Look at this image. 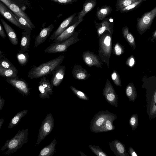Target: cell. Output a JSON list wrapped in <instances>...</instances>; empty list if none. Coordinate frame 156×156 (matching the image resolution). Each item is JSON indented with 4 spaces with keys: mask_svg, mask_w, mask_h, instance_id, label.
<instances>
[{
    "mask_svg": "<svg viewBox=\"0 0 156 156\" xmlns=\"http://www.w3.org/2000/svg\"><path fill=\"white\" fill-rule=\"evenodd\" d=\"M64 58V55H61L47 62L42 63L38 66L34 65L28 72V77L32 79L51 74L57 67L60 65Z\"/></svg>",
    "mask_w": 156,
    "mask_h": 156,
    "instance_id": "obj_1",
    "label": "cell"
},
{
    "mask_svg": "<svg viewBox=\"0 0 156 156\" xmlns=\"http://www.w3.org/2000/svg\"><path fill=\"white\" fill-rule=\"evenodd\" d=\"M28 129L20 130L13 138L7 140L0 148V150L3 151V153L9 155L20 148L28 141Z\"/></svg>",
    "mask_w": 156,
    "mask_h": 156,
    "instance_id": "obj_2",
    "label": "cell"
},
{
    "mask_svg": "<svg viewBox=\"0 0 156 156\" xmlns=\"http://www.w3.org/2000/svg\"><path fill=\"white\" fill-rule=\"evenodd\" d=\"M112 34L106 31L99 37L98 56L101 61L107 65L108 68L112 51Z\"/></svg>",
    "mask_w": 156,
    "mask_h": 156,
    "instance_id": "obj_3",
    "label": "cell"
},
{
    "mask_svg": "<svg viewBox=\"0 0 156 156\" xmlns=\"http://www.w3.org/2000/svg\"><path fill=\"white\" fill-rule=\"evenodd\" d=\"M78 33L75 32L71 37L65 41L53 42L46 48L44 52L51 54L65 52L69 46L80 41L78 37Z\"/></svg>",
    "mask_w": 156,
    "mask_h": 156,
    "instance_id": "obj_4",
    "label": "cell"
},
{
    "mask_svg": "<svg viewBox=\"0 0 156 156\" xmlns=\"http://www.w3.org/2000/svg\"><path fill=\"white\" fill-rule=\"evenodd\" d=\"M156 17V6L150 11L144 13L140 17L136 18L138 31L142 34L149 29Z\"/></svg>",
    "mask_w": 156,
    "mask_h": 156,
    "instance_id": "obj_5",
    "label": "cell"
},
{
    "mask_svg": "<svg viewBox=\"0 0 156 156\" xmlns=\"http://www.w3.org/2000/svg\"><path fill=\"white\" fill-rule=\"evenodd\" d=\"M54 119L51 113L48 114L43 121L39 130L37 139L35 146L38 145L40 143L49 135L54 128Z\"/></svg>",
    "mask_w": 156,
    "mask_h": 156,
    "instance_id": "obj_6",
    "label": "cell"
},
{
    "mask_svg": "<svg viewBox=\"0 0 156 156\" xmlns=\"http://www.w3.org/2000/svg\"><path fill=\"white\" fill-rule=\"evenodd\" d=\"M114 114L107 110L100 111L96 114L90 122V128L91 132L97 133L105 120Z\"/></svg>",
    "mask_w": 156,
    "mask_h": 156,
    "instance_id": "obj_7",
    "label": "cell"
},
{
    "mask_svg": "<svg viewBox=\"0 0 156 156\" xmlns=\"http://www.w3.org/2000/svg\"><path fill=\"white\" fill-rule=\"evenodd\" d=\"M6 80L23 96H27L30 94L31 89L24 80L18 77L7 78Z\"/></svg>",
    "mask_w": 156,
    "mask_h": 156,
    "instance_id": "obj_8",
    "label": "cell"
},
{
    "mask_svg": "<svg viewBox=\"0 0 156 156\" xmlns=\"http://www.w3.org/2000/svg\"><path fill=\"white\" fill-rule=\"evenodd\" d=\"M103 95L107 102L115 107H118V97L108 79H107L103 90Z\"/></svg>",
    "mask_w": 156,
    "mask_h": 156,
    "instance_id": "obj_9",
    "label": "cell"
},
{
    "mask_svg": "<svg viewBox=\"0 0 156 156\" xmlns=\"http://www.w3.org/2000/svg\"><path fill=\"white\" fill-rule=\"evenodd\" d=\"M53 87L49 79H47L45 76L42 77L38 82V88L40 92V97L42 99L50 98V95L53 94Z\"/></svg>",
    "mask_w": 156,
    "mask_h": 156,
    "instance_id": "obj_10",
    "label": "cell"
},
{
    "mask_svg": "<svg viewBox=\"0 0 156 156\" xmlns=\"http://www.w3.org/2000/svg\"><path fill=\"white\" fill-rule=\"evenodd\" d=\"M84 62L89 67L94 66L102 69L103 63L99 57L94 52L88 51H84L82 54Z\"/></svg>",
    "mask_w": 156,
    "mask_h": 156,
    "instance_id": "obj_11",
    "label": "cell"
},
{
    "mask_svg": "<svg viewBox=\"0 0 156 156\" xmlns=\"http://www.w3.org/2000/svg\"><path fill=\"white\" fill-rule=\"evenodd\" d=\"M0 13L3 17L12 23L25 31V28L15 17L12 12L1 1L0 2Z\"/></svg>",
    "mask_w": 156,
    "mask_h": 156,
    "instance_id": "obj_12",
    "label": "cell"
},
{
    "mask_svg": "<svg viewBox=\"0 0 156 156\" xmlns=\"http://www.w3.org/2000/svg\"><path fill=\"white\" fill-rule=\"evenodd\" d=\"M5 4L12 12L25 19L33 28L35 26L31 21L28 15L23 11L12 0H0Z\"/></svg>",
    "mask_w": 156,
    "mask_h": 156,
    "instance_id": "obj_13",
    "label": "cell"
},
{
    "mask_svg": "<svg viewBox=\"0 0 156 156\" xmlns=\"http://www.w3.org/2000/svg\"><path fill=\"white\" fill-rule=\"evenodd\" d=\"M66 67L60 65L52 72V76L50 81L53 86H59L65 76Z\"/></svg>",
    "mask_w": 156,
    "mask_h": 156,
    "instance_id": "obj_14",
    "label": "cell"
},
{
    "mask_svg": "<svg viewBox=\"0 0 156 156\" xmlns=\"http://www.w3.org/2000/svg\"><path fill=\"white\" fill-rule=\"evenodd\" d=\"M110 149L116 156H129L126 152L125 145L115 139L109 142Z\"/></svg>",
    "mask_w": 156,
    "mask_h": 156,
    "instance_id": "obj_15",
    "label": "cell"
},
{
    "mask_svg": "<svg viewBox=\"0 0 156 156\" xmlns=\"http://www.w3.org/2000/svg\"><path fill=\"white\" fill-rule=\"evenodd\" d=\"M43 27L39 34L35 37L34 46L35 48L37 47L45 41L54 28L52 24H50L46 27H45L44 26Z\"/></svg>",
    "mask_w": 156,
    "mask_h": 156,
    "instance_id": "obj_16",
    "label": "cell"
},
{
    "mask_svg": "<svg viewBox=\"0 0 156 156\" xmlns=\"http://www.w3.org/2000/svg\"><path fill=\"white\" fill-rule=\"evenodd\" d=\"M76 15L74 13L64 20L50 36L49 40H54L69 26Z\"/></svg>",
    "mask_w": 156,
    "mask_h": 156,
    "instance_id": "obj_17",
    "label": "cell"
},
{
    "mask_svg": "<svg viewBox=\"0 0 156 156\" xmlns=\"http://www.w3.org/2000/svg\"><path fill=\"white\" fill-rule=\"evenodd\" d=\"M72 74L75 79L81 80H86L91 76L85 69L79 65L74 66L72 70Z\"/></svg>",
    "mask_w": 156,
    "mask_h": 156,
    "instance_id": "obj_18",
    "label": "cell"
},
{
    "mask_svg": "<svg viewBox=\"0 0 156 156\" xmlns=\"http://www.w3.org/2000/svg\"><path fill=\"white\" fill-rule=\"evenodd\" d=\"M80 23V22L77 21L73 25L69 26L54 40L53 42H61L69 38L75 33V29Z\"/></svg>",
    "mask_w": 156,
    "mask_h": 156,
    "instance_id": "obj_19",
    "label": "cell"
},
{
    "mask_svg": "<svg viewBox=\"0 0 156 156\" xmlns=\"http://www.w3.org/2000/svg\"><path fill=\"white\" fill-rule=\"evenodd\" d=\"M1 21L3 26L9 40L13 45H17L19 42L17 35L13 29L3 19Z\"/></svg>",
    "mask_w": 156,
    "mask_h": 156,
    "instance_id": "obj_20",
    "label": "cell"
},
{
    "mask_svg": "<svg viewBox=\"0 0 156 156\" xmlns=\"http://www.w3.org/2000/svg\"><path fill=\"white\" fill-rule=\"evenodd\" d=\"M117 117V115L115 114L110 116L105 120L97 133L105 132L114 130L115 126L113 124V122L116 119Z\"/></svg>",
    "mask_w": 156,
    "mask_h": 156,
    "instance_id": "obj_21",
    "label": "cell"
},
{
    "mask_svg": "<svg viewBox=\"0 0 156 156\" xmlns=\"http://www.w3.org/2000/svg\"><path fill=\"white\" fill-rule=\"evenodd\" d=\"M96 5L95 2L93 0L89 1L85 3L82 10L78 15V21L80 23L83 20V17L89 12Z\"/></svg>",
    "mask_w": 156,
    "mask_h": 156,
    "instance_id": "obj_22",
    "label": "cell"
},
{
    "mask_svg": "<svg viewBox=\"0 0 156 156\" xmlns=\"http://www.w3.org/2000/svg\"><path fill=\"white\" fill-rule=\"evenodd\" d=\"M56 144V140L54 139L49 145L41 150L38 156H52L55 151Z\"/></svg>",
    "mask_w": 156,
    "mask_h": 156,
    "instance_id": "obj_23",
    "label": "cell"
},
{
    "mask_svg": "<svg viewBox=\"0 0 156 156\" xmlns=\"http://www.w3.org/2000/svg\"><path fill=\"white\" fill-rule=\"evenodd\" d=\"M20 41V49L25 51H29L30 41L31 33L27 31L23 32Z\"/></svg>",
    "mask_w": 156,
    "mask_h": 156,
    "instance_id": "obj_24",
    "label": "cell"
},
{
    "mask_svg": "<svg viewBox=\"0 0 156 156\" xmlns=\"http://www.w3.org/2000/svg\"><path fill=\"white\" fill-rule=\"evenodd\" d=\"M97 28L99 37L106 31H108L111 34H112L113 32L112 27L111 26L110 23L107 21L102 22Z\"/></svg>",
    "mask_w": 156,
    "mask_h": 156,
    "instance_id": "obj_25",
    "label": "cell"
},
{
    "mask_svg": "<svg viewBox=\"0 0 156 156\" xmlns=\"http://www.w3.org/2000/svg\"><path fill=\"white\" fill-rule=\"evenodd\" d=\"M18 70L0 66V75L6 78L18 77Z\"/></svg>",
    "mask_w": 156,
    "mask_h": 156,
    "instance_id": "obj_26",
    "label": "cell"
},
{
    "mask_svg": "<svg viewBox=\"0 0 156 156\" xmlns=\"http://www.w3.org/2000/svg\"><path fill=\"white\" fill-rule=\"evenodd\" d=\"M28 112L27 109L24 110L17 113L12 119L9 123L8 129H11L17 125L22 118Z\"/></svg>",
    "mask_w": 156,
    "mask_h": 156,
    "instance_id": "obj_27",
    "label": "cell"
},
{
    "mask_svg": "<svg viewBox=\"0 0 156 156\" xmlns=\"http://www.w3.org/2000/svg\"><path fill=\"white\" fill-rule=\"evenodd\" d=\"M126 94L129 101H134L137 97V94L135 87L132 83H130L127 86Z\"/></svg>",
    "mask_w": 156,
    "mask_h": 156,
    "instance_id": "obj_28",
    "label": "cell"
},
{
    "mask_svg": "<svg viewBox=\"0 0 156 156\" xmlns=\"http://www.w3.org/2000/svg\"><path fill=\"white\" fill-rule=\"evenodd\" d=\"M26 51L20 49L16 55L17 61L21 66L25 65L29 60V55L28 53Z\"/></svg>",
    "mask_w": 156,
    "mask_h": 156,
    "instance_id": "obj_29",
    "label": "cell"
},
{
    "mask_svg": "<svg viewBox=\"0 0 156 156\" xmlns=\"http://www.w3.org/2000/svg\"><path fill=\"white\" fill-rule=\"evenodd\" d=\"M111 7L109 6H105L98 9L96 15L99 20H103L111 12Z\"/></svg>",
    "mask_w": 156,
    "mask_h": 156,
    "instance_id": "obj_30",
    "label": "cell"
},
{
    "mask_svg": "<svg viewBox=\"0 0 156 156\" xmlns=\"http://www.w3.org/2000/svg\"><path fill=\"white\" fill-rule=\"evenodd\" d=\"M146 0H138L127 6L122 9L120 11L121 13L127 12L136 9Z\"/></svg>",
    "mask_w": 156,
    "mask_h": 156,
    "instance_id": "obj_31",
    "label": "cell"
},
{
    "mask_svg": "<svg viewBox=\"0 0 156 156\" xmlns=\"http://www.w3.org/2000/svg\"><path fill=\"white\" fill-rule=\"evenodd\" d=\"M15 17L20 24L25 28V31L31 33L33 28L26 20L23 17L13 12Z\"/></svg>",
    "mask_w": 156,
    "mask_h": 156,
    "instance_id": "obj_32",
    "label": "cell"
},
{
    "mask_svg": "<svg viewBox=\"0 0 156 156\" xmlns=\"http://www.w3.org/2000/svg\"><path fill=\"white\" fill-rule=\"evenodd\" d=\"M0 66L5 68L17 69L13 65L2 55H0Z\"/></svg>",
    "mask_w": 156,
    "mask_h": 156,
    "instance_id": "obj_33",
    "label": "cell"
},
{
    "mask_svg": "<svg viewBox=\"0 0 156 156\" xmlns=\"http://www.w3.org/2000/svg\"><path fill=\"white\" fill-rule=\"evenodd\" d=\"M123 35L129 43L133 45L134 44V39L132 34L129 31V28L125 27L122 29Z\"/></svg>",
    "mask_w": 156,
    "mask_h": 156,
    "instance_id": "obj_34",
    "label": "cell"
},
{
    "mask_svg": "<svg viewBox=\"0 0 156 156\" xmlns=\"http://www.w3.org/2000/svg\"><path fill=\"white\" fill-rule=\"evenodd\" d=\"M138 0H117L116 4L117 10H120Z\"/></svg>",
    "mask_w": 156,
    "mask_h": 156,
    "instance_id": "obj_35",
    "label": "cell"
},
{
    "mask_svg": "<svg viewBox=\"0 0 156 156\" xmlns=\"http://www.w3.org/2000/svg\"><path fill=\"white\" fill-rule=\"evenodd\" d=\"M89 147L91 151L98 156H108V155L99 146L89 145Z\"/></svg>",
    "mask_w": 156,
    "mask_h": 156,
    "instance_id": "obj_36",
    "label": "cell"
},
{
    "mask_svg": "<svg viewBox=\"0 0 156 156\" xmlns=\"http://www.w3.org/2000/svg\"><path fill=\"white\" fill-rule=\"evenodd\" d=\"M70 88L73 92L80 99L88 101L89 98L87 95L83 92L77 90L73 86H70Z\"/></svg>",
    "mask_w": 156,
    "mask_h": 156,
    "instance_id": "obj_37",
    "label": "cell"
},
{
    "mask_svg": "<svg viewBox=\"0 0 156 156\" xmlns=\"http://www.w3.org/2000/svg\"><path fill=\"white\" fill-rule=\"evenodd\" d=\"M138 116L136 114H133L130 117L129 123L132 130H134L137 127L138 125Z\"/></svg>",
    "mask_w": 156,
    "mask_h": 156,
    "instance_id": "obj_38",
    "label": "cell"
},
{
    "mask_svg": "<svg viewBox=\"0 0 156 156\" xmlns=\"http://www.w3.org/2000/svg\"><path fill=\"white\" fill-rule=\"evenodd\" d=\"M112 79L115 84L117 86L121 87V83L120 76L117 71L114 70L111 74Z\"/></svg>",
    "mask_w": 156,
    "mask_h": 156,
    "instance_id": "obj_39",
    "label": "cell"
},
{
    "mask_svg": "<svg viewBox=\"0 0 156 156\" xmlns=\"http://www.w3.org/2000/svg\"><path fill=\"white\" fill-rule=\"evenodd\" d=\"M113 52L115 55L120 56L124 52L123 46L119 42L117 43L114 45Z\"/></svg>",
    "mask_w": 156,
    "mask_h": 156,
    "instance_id": "obj_40",
    "label": "cell"
},
{
    "mask_svg": "<svg viewBox=\"0 0 156 156\" xmlns=\"http://www.w3.org/2000/svg\"><path fill=\"white\" fill-rule=\"evenodd\" d=\"M54 2L61 4H67L71 3L74 1V0H50Z\"/></svg>",
    "mask_w": 156,
    "mask_h": 156,
    "instance_id": "obj_41",
    "label": "cell"
},
{
    "mask_svg": "<svg viewBox=\"0 0 156 156\" xmlns=\"http://www.w3.org/2000/svg\"><path fill=\"white\" fill-rule=\"evenodd\" d=\"M128 153L131 156H138L133 149L131 147H130L128 149Z\"/></svg>",
    "mask_w": 156,
    "mask_h": 156,
    "instance_id": "obj_42",
    "label": "cell"
},
{
    "mask_svg": "<svg viewBox=\"0 0 156 156\" xmlns=\"http://www.w3.org/2000/svg\"><path fill=\"white\" fill-rule=\"evenodd\" d=\"M135 61L133 57H131L128 59L126 62V63L129 66L132 67Z\"/></svg>",
    "mask_w": 156,
    "mask_h": 156,
    "instance_id": "obj_43",
    "label": "cell"
},
{
    "mask_svg": "<svg viewBox=\"0 0 156 156\" xmlns=\"http://www.w3.org/2000/svg\"><path fill=\"white\" fill-rule=\"evenodd\" d=\"M0 35L4 39H5L6 37V34L3 30L2 26L1 24H0Z\"/></svg>",
    "mask_w": 156,
    "mask_h": 156,
    "instance_id": "obj_44",
    "label": "cell"
},
{
    "mask_svg": "<svg viewBox=\"0 0 156 156\" xmlns=\"http://www.w3.org/2000/svg\"><path fill=\"white\" fill-rule=\"evenodd\" d=\"M5 104V100L0 96V110H1Z\"/></svg>",
    "mask_w": 156,
    "mask_h": 156,
    "instance_id": "obj_45",
    "label": "cell"
},
{
    "mask_svg": "<svg viewBox=\"0 0 156 156\" xmlns=\"http://www.w3.org/2000/svg\"><path fill=\"white\" fill-rule=\"evenodd\" d=\"M4 120L3 119H0V129H1L2 126L4 122Z\"/></svg>",
    "mask_w": 156,
    "mask_h": 156,
    "instance_id": "obj_46",
    "label": "cell"
},
{
    "mask_svg": "<svg viewBox=\"0 0 156 156\" xmlns=\"http://www.w3.org/2000/svg\"><path fill=\"white\" fill-rule=\"evenodd\" d=\"M153 37L154 38H156V30H155L153 33Z\"/></svg>",
    "mask_w": 156,
    "mask_h": 156,
    "instance_id": "obj_47",
    "label": "cell"
}]
</instances>
